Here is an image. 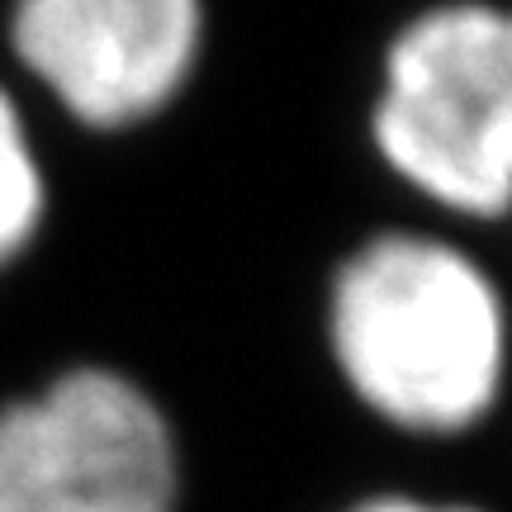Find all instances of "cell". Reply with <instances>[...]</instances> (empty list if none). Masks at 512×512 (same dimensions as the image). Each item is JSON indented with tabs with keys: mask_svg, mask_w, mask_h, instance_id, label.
<instances>
[{
	"mask_svg": "<svg viewBox=\"0 0 512 512\" xmlns=\"http://www.w3.org/2000/svg\"><path fill=\"white\" fill-rule=\"evenodd\" d=\"M323 337L351 399L413 437H460L503 394V294L437 233L394 228L356 242L328 280Z\"/></svg>",
	"mask_w": 512,
	"mask_h": 512,
	"instance_id": "6da1fadb",
	"label": "cell"
},
{
	"mask_svg": "<svg viewBox=\"0 0 512 512\" xmlns=\"http://www.w3.org/2000/svg\"><path fill=\"white\" fill-rule=\"evenodd\" d=\"M370 147L437 209L503 219L512 200V19L489 0H437L380 57Z\"/></svg>",
	"mask_w": 512,
	"mask_h": 512,
	"instance_id": "7a4b0ae2",
	"label": "cell"
},
{
	"mask_svg": "<svg viewBox=\"0 0 512 512\" xmlns=\"http://www.w3.org/2000/svg\"><path fill=\"white\" fill-rule=\"evenodd\" d=\"M181 441L114 366H67L0 403V512H176Z\"/></svg>",
	"mask_w": 512,
	"mask_h": 512,
	"instance_id": "3957f363",
	"label": "cell"
},
{
	"mask_svg": "<svg viewBox=\"0 0 512 512\" xmlns=\"http://www.w3.org/2000/svg\"><path fill=\"white\" fill-rule=\"evenodd\" d=\"M204 0H15L10 53L91 133L166 114L204 57Z\"/></svg>",
	"mask_w": 512,
	"mask_h": 512,
	"instance_id": "277c9868",
	"label": "cell"
},
{
	"mask_svg": "<svg viewBox=\"0 0 512 512\" xmlns=\"http://www.w3.org/2000/svg\"><path fill=\"white\" fill-rule=\"evenodd\" d=\"M43 219H48L43 157H38L15 91L0 86V271L15 266L34 247Z\"/></svg>",
	"mask_w": 512,
	"mask_h": 512,
	"instance_id": "5b68a950",
	"label": "cell"
},
{
	"mask_svg": "<svg viewBox=\"0 0 512 512\" xmlns=\"http://www.w3.org/2000/svg\"><path fill=\"white\" fill-rule=\"evenodd\" d=\"M347 512H479L465 503H427V498H408V494H384V498H366Z\"/></svg>",
	"mask_w": 512,
	"mask_h": 512,
	"instance_id": "8992f818",
	"label": "cell"
}]
</instances>
